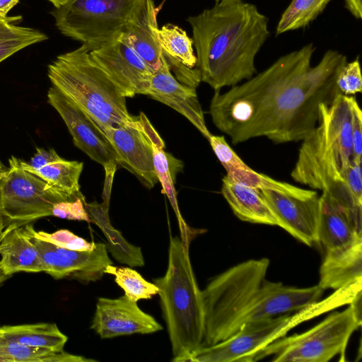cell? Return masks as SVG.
<instances>
[{
	"label": "cell",
	"instance_id": "6da1fadb",
	"mask_svg": "<svg viewBox=\"0 0 362 362\" xmlns=\"http://www.w3.org/2000/svg\"><path fill=\"white\" fill-rule=\"evenodd\" d=\"M315 50L306 44L227 91L214 90L209 113L216 127L233 145L257 137L277 144L305 139L318 124L320 105L341 93L336 79L347 62L328 49L313 66Z\"/></svg>",
	"mask_w": 362,
	"mask_h": 362
},
{
	"label": "cell",
	"instance_id": "7a4b0ae2",
	"mask_svg": "<svg viewBox=\"0 0 362 362\" xmlns=\"http://www.w3.org/2000/svg\"><path fill=\"white\" fill-rule=\"evenodd\" d=\"M268 258L249 259L214 277L202 291L203 346L227 339L245 325L298 311L320 300L324 290L286 286L267 279Z\"/></svg>",
	"mask_w": 362,
	"mask_h": 362
},
{
	"label": "cell",
	"instance_id": "3957f363",
	"mask_svg": "<svg viewBox=\"0 0 362 362\" xmlns=\"http://www.w3.org/2000/svg\"><path fill=\"white\" fill-rule=\"evenodd\" d=\"M201 81L214 90L232 87L255 74V58L270 32L256 5L221 1L189 16Z\"/></svg>",
	"mask_w": 362,
	"mask_h": 362
},
{
	"label": "cell",
	"instance_id": "277c9868",
	"mask_svg": "<svg viewBox=\"0 0 362 362\" xmlns=\"http://www.w3.org/2000/svg\"><path fill=\"white\" fill-rule=\"evenodd\" d=\"M189 242L170 238L165 275L153 279L173 354V361L188 362L203 346L204 310L189 259Z\"/></svg>",
	"mask_w": 362,
	"mask_h": 362
},
{
	"label": "cell",
	"instance_id": "5b68a950",
	"mask_svg": "<svg viewBox=\"0 0 362 362\" xmlns=\"http://www.w3.org/2000/svg\"><path fill=\"white\" fill-rule=\"evenodd\" d=\"M83 45L59 54L47 66L52 86L79 107L101 129L128 123L126 97L92 59Z\"/></svg>",
	"mask_w": 362,
	"mask_h": 362
},
{
	"label": "cell",
	"instance_id": "8992f818",
	"mask_svg": "<svg viewBox=\"0 0 362 362\" xmlns=\"http://www.w3.org/2000/svg\"><path fill=\"white\" fill-rule=\"evenodd\" d=\"M362 279L350 283L323 300L290 313L264 318L245 325L226 340L202 346L188 362H253L258 353L286 336L298 325L339 307L349 305L361 294Z\"/></svg>",
	"mask_w": 362,
	"mask_h": 362
},
{
	"label": "cell",
	"instance_id": "52a82bcc",
	"mask_svg": "<svg viewBox=\"0 0 362 362\" xmlns=\"http://www.w3.org/2000/svg\"><path fill=\"white\" fill-rule=\"evenodd\" d=\"M361 294L311 329L274 341L258 353L255 361L269 356L273 362H327L337 355L344 357L351 335L361 325Z\"/></svg>",
	"mask_w": 362,
	"mask_h": 362
},
{
	"label": "cell",
	"instance_id": "ba28073f",
	"mask_svg": "<svg viewBox=\"0 0 362 362\" xmlns=\"http://www.w3.org/2000/svg\"><path fill=\"white\" fill-rule=\"evenodd\" d=\"M145 0H67L51 14L60 33L90 51L118 39Z\"/></svg>",
	"mask_w": 362,
	"mask_h": 362
},
{
	"label": "cell",
	"instance_id": "9c48e42d",
	"mask_svg": "<svg viewBox=\"0 0 362 362\" xmlns=\"http://www.w3.org/2000/svg\"><path fill=\"white\" fill-rule=\"evenodd\" d=\"M74 200L49 186L37 175L23 170L19 158L8 159V169L0 181V213L6 228L22 226L52 216L53 205Z\"/></svg>",
	"mask_w": 362,
	"mask_h": 362
},
{
	"label": "cell",
	"instance_id": "30bf717a",
	"mask_svg": "<svg viewBox=\"0 0 362 362\" xmlns=\"http://www.w3.org/2000/svg\"><path fill=\"white\" fill-rule=\"evenodd\" d=\"M291 176L296 182L322 190L345 208L362 212V204L350 192L334 150L320 122L302 141Z\"/></svg>",
	"mask_w": 362,
	"mask_h": 362
},
{
	"label": "cell",
	"instance_id": "8fae6325",
	"mask_svg": "<svg viewBox=\"0 0 362 362\" xmlns=\"http://www.w3.org/2000/svg\"><path fill=\"white\" fill-rule=\"evenodd\" d=\"M47 96L49 104L66 125L74 144L104 168L105 187H110L119 160L106 135L90 117L54 86L49 87Z\"/></svg>",
	"mask_w": 362,
	"mask_h": 362
},
{
	"label": "cell",
	"instance_id": "7c38bea8",
	"mask_svg": "<svg viewBox=\"0 0 362 362\" xmlns=\"http://www.w3.org/2000/svg\"><path fill=\"white\" fill-rule=\"evenodd\" d=\"M31 226L30 223L22 226L38 251L44 272L56 279L70 278L83 283L96 281L102 278L105 268L112 264L105 243H98L96 248L90 252L71 250L35 236Z\"/></svg>",
	"mask_w": 362,
	"mask_h": 362
},
{
	"label": "cell",
	"instance_id": "4fadbf2b",
	"mask_svg": "<svg viewBox=\"0 0 362 362\" xmlns=\"http://www.w3.org/2000/svg\"><path fill=\"white\" fill-rule=\"evenodd\" d=\"M153 127L141 112L128 123L101 129L118 157L119 165L133 173L149 189L158 182L151 140Z\"/></svg>",
	"mask_w": 362,
	"mask_h": 362
},
{
	"label": "cell",
	"instance_id": "5bb4252c",
	"mask_svg": "<svg viewBox=\"0 0 362 362\" xmlns=\"http://www.w3.org/2000/svg\"><path fill=\"white\" fill-rule=\"evenodd\" d=\"M89 53L124 97L146 94L153 71L129 45L123 34Z\"/></svg>",
	"mask_w": 362,
	"mask_h": 362
},
{
	"label": "cell",
	"instance_id": "9a60e30c",
	"mask_svg": "<svg viewBox=\"0 0 362 362\" xmlns=\"http://www.w3.org/2000/svg\"><path fill=\"white\" fill-rule=\"evenodd\" d=\"M278 223L298 240L312 247L318 243L321 213L319 194L302 198L271 189H259Z\"/></svg>",
	"mask_w": 362,
	"mask_h": 362
},
{
	"label": "cell",
	"instance_id": "2e32d148",
	"mask_svg": "<svg viewBox=\"0 0 362 362\" xmlns=\"http://www.w3.org/2000/svg\"><path fill=\"white\" fill-rule=\"evenodd\" d=\"M90 328L102 339L151 334L163 329L153 317L126 296L114 299L99 298Z\"/></svg>",
	"mask_w": 362,
	"mask_h": 362
},
{
	"label": "cell",
	"instance_id": "e0dca14e",
	"mask_svg": "<svg viewBox=\"0 0 362 362\" xmlns=\"http://www.w3.org/2000/svg\"><path fill=\"white\" fill-rule=\"evenodd\" d=\"M146 95L159 101L186 117L207 139L209 131L196 88L179 81L163 56L162 64L153 71Z\"/></svg>",
	"mask_w": 362,
	"mask_h": 362
},
{
	"label": "cell",
	"instance_id": "ac0fdd59",
	"mask_svg": "<svg viewBox=\"0 0 362 362\" xmlns=\"http://www.w3.org/2000/svg\"><path fill=\"white\" fill-rule=\"evenodd\" d=\"M318 243L325 251L345 247L362 241L361 214L344 207L322 192Z\"/></svg>",
	"mask_w": 362,
	"mask_h": 362
},
{
	"label": "cell",
	"instance_id": "d6986e66",
	"mask_svg": "<svg viewBox=\"0 0 362 362\" xmlns=\"http://www.w3.org/2000/svg\"><path fill=\"white\" fill-rule=\"evenodd\" d=\"M158 13L154 1L145 0L122 33L129 45L153 71L159 69L163 59Z\"/></svg>",
	"mask_w": 362,
	"mask_h": 362
},
{
	"label": "cell",
	"instance_id": "ffe728a7",
	"mask_svg": "<svg viewBox=\"0 0 362 362\" xmlns=\"http://www.w3.org/2000/svg\"><path fill=\"white\" fill-rule=\"evenodd\" d=\"M318 122L334 150L344 176L352 157L351 95L339 93L330 105H320Z\"/></svg>",
	"mask_w": 362,
	"mask_h": 362
},
{
	"label": "cell",
	"instance_id": "44dd1931",
	"mask_svg": "<svg viewBox=\"0 0 362 362\" xmlns=\"http://www.w3.org/2000/svg\"><path fill=\"white\" fill-rule=\"evenodd\" d=\"M159 40L163 54L176 78L196 88L201 78L192 38L178 25L167 23L159 28Z\"/></svg>",
	"mask_w": 362,
	"mask_h": 362
},
{
	"label": "cell",
	"instance_id": "7402d4cb",
	"mask_svg": "<svg viewBox=\"0 0 362 362\" xmlns=\"http://www.w3.org/2000/svg\"><path fill=\"white\" fill-rule=\"evenodd\" d=\"M0 271L6 276L24 272H44L38 251L22 226L11 224L0 241Z\"/></svg>",
	"mask_w": 362,
	"mask_h": 362
},
{
	"label": "cell",
	"instance_id": "603a6c76",
	"mask_svg": "<svg viewBox=\"0 0 362 362\" xmlns=\"http://www.w3.org/2000/svg\"><path fill=\"white\" fill-rule=\"evenodd\" d=\"M221 191L239 219L252 223L278 226L275 216L259 189L233 182L224 176Z\"/></svg>",
	"mask_w": 362,
	"mask_h": 362
},
{
	"label": "cell",
	"instance_id": "cb8c5ba5",
	"mask_svg": "<svg viewBox=\"0 0 362 362\" xmlns=\"http://www.w3.org/2000/svg\"><path fill=\"white\" fill-rule=\"evenodd\" d=\"M359 279H362V241L326 251L318 284L323 290H337Z\"/></svg>",
	"mask_w": 362,
	"mask_h": 362
},
{
	"label": "cell",
	"instance_id": "d4e9b609",
	"mask_svg": "<svg viewBox=\"0 0 362 362\" xmlns=\"http://www.w3.org/2000/svg\"><path fill=\"white\" fill-rule=\"evenodd\" d=\"M0 332L19 344L52 351L64 350L68 337L55 323H36L0 327Z\"/></svg>",
	"mask_w": 362,
	"mask_h": 362
},
{
	"label": "cell",
	"instance_id": "484cf974",
	"mask_svg": "<svg viewBox=\"0 0 362 362\" xmlns=\"http://www.w3.org/2000/svg\"><path fill=\"white\" fill-rule=\"evenodd\" d=\"M83 168V162L68 160L59 157L37 169L28 171L37 175L70 199H76L83 196L80 192L79 185Z\"/></svg>",
	"mask_w": 362,
	"mask_h": 362
},
{
	"label": "cell",
	"instance_id": "4316f807",
	"mask_svg": "<svg viewBox=\"0 0 362 362\" xmlns=\"http://www.w3.org/2000/svg\"><path fill=\"white\" fill-rule=\"evenodd\" d=\"M95 359L64 350L52 351L25 346L4 337L0 332V362H93Z\"/></svg>",
	"mask_w": 362,
	"mask_h": 362
},
{
	"label": "cell",
	"instance_id": "83f0119b",
	"mask_svg": "<svg viewBox=\"0 0 362 362\" xmlns=\"http://www.w3.org/2000/svg\"><path fill=\"white\" fill-rule=\"evenodd\" d=\"M226 177L230 180L241 183L258 189H271L288 195L308 198L318 193L313 189H305L285 182H281L268 175L258 173L241 160L237 164L226 170Z\"/></svg>",
	"mask_w": 362,
	"mask_h": 362
},
{
	"label": "cell",
	"instance_id": "f1b7e54d",
	"mask_svg": "<svg viewBox=\"0 0 362 362\" xmlns=\"http://www.w3.org/2000/svg\"><path fill=\"white\" fill-rule=\"evenodd\" d=\"M21 16H0V63L17 52L43 42L48 36L40 30L16 25Z\"/></svg>",
	"mask_w": 362,
	"mask_h": 362
},
{
	"label": "cell",
	"instance_id": "f546056e",
	"mask_svg": "<svg viewBox=\"0 0 362 362\" xmlns=\"http://www.w3.org/2000/svg\"><path fill=\"white\" fill-rule=\"evenodd\" d=\"M330 0H292L282 13L276 28L279 35L308 26L325 9Z\"/></svg>",
	"mask_w": 362,
	"mask_h": 362
},
{
	"label": "cell",
	"instance_id": "4dcf8cb0",
	"mask_svg": "<svg viewBox=\"0 0 362 362\" xmlns=\"http://www.w3.org/2000/svg\"><path fill=\"white\" fill-rule=\"evenodd\" d=\"M105 274L114 275L115 282L124 290V296L132 301L150 299L158 293L155 284L146 281L131 268L110 264L105 268Z\"/></svg>",
	"mask_w": 362,
	"mask_h": 362
},
{
	"label": "cell",
	"instance_id": "1f68e13d",
	"mask_svg": "<svg viewBox=\"0 0 362 362\" xmlns=\"http://www.w3.org/2000/svg\"><path fill=\"white\" fill-rule=\"evenodd\" d=\"M153 148V166L156 176L162 186V193L165 194L173 207L180 223L182 220L177 202L174 181L172 177L169 160L165 151V143L154 127L151 131Z\"/></svg>",
	"mask_w": 362,
	"mask_h": 362
},
{
	"label": "cell",
	"instance_id": "d6a6232c",
	"mask_svg": "<svg viewBox=\"0 0 362 362\" xmlns=\"http://www.w3.org/2000/svg\"><path fill=\"white\" fill-rule=\"evenodd\" d=\"M31 230L33 234L40 239L71 250L90 252L95 249L98 245V243L88 242L66 229H60L49 233L44 231H37L32 226Z\"/></svg>",
	"mask_w": 362,
	"mask_h": 362
},
{
	"label": "cell",
	"instance_id": "836d02e7",
	"mask_svg": "<svg viewBox=\"0 0 362 362\" xmlns=\"http://www.w3.org/2000/svg\"><path fill=\"white\" fill-rule=\"evenodd\" d=\"M336 84L339 92L346 95L362 91V76L358 57L351 62H346L342 67L337 77Z\"/></svg>",
	"mask_w": 362,
	"mask_h": 362
},
{
	"label": "cell",
	"instance_id": "e575fe53",
	"mask_svg": "<svg viewBox=\"0 0 362 362\" xmlns=\"http://www.w3.org/2000/svg\"><path fill=\"white\" fill-rule=\"evenodd\" d=\"M52 216L68 220L91 221L83 196L74 200L55 203L52 209Z\"/></svg>",
	"mask_w": 362,
	"mask_h": 362
},
{
	"label": "cell",
	"instance_id": "d590c367",
	"mask_svg": "<svg viewBox=\"0 0 362 362\" xmlns=\"http://www.w3.org/2000/svg\"><path fill=\"white\" fill-rule=\"evenodd\" d=\"M352 117V157L356 162L362 160V112L358 101L351 95Z\"/></svg>",
	"mask_w": 362,
	"mask_h": 362
},
{
	"label": "cell",
	"instance_id": "8d00e7d4",
	"mask_svg": "<svg viewBox=\"0 0 362 362\" xmlns=\"http://www.w3.org/2000/svg\"><path fill=\"white\" fill-rule=\"evenodd\" d=\"M346 184L356 200L362 204V173L361 162L351 160L344 174Z\"/></svg>",
	"mask_w": 362,
	"mask_h": 362
},
{
	"label": "cell",
	"instance_id": "74e56055",
	"mask_svg": "<svg viewBox=\"0 0 362 362\" xmlns=\"http://www.w3.org/2000/svg\"><path fill=\"white\" fill-rule=\"evenodd\" d=\"M60 156L54 148L45 149L43 148H36V152L30 158V161L26 162L19 158V164L25 170L37 169L46 163L59 158Z\"/></svg>",
	"mask_w": 362,
	"mask_h": 362
},
{
	"label": "cell",
	"instance_id": "f35d334b",
	"mask_svg": "<svg viewBox=\"0 0 362 362\" xmlns=\"http://www.w3.org/2000/svg\"><path fill=\"white\" fill-rule=\"evenodd\" d=\"M345 7L356 19L362 18V0H344Z\"/></svg>",
	"mask_w": 362,
	"mask_h": 362
},
{
	"label": "cell",
	"instance_id": "ab89813d",
	"mask_svg": "<svg viewBox=\"0 0 362 362\" xmlns=\"http://www.w3.org/2000/svg\"><path fill=\"white\" fill-rule=\"evenodd\" d=\"M20 0H0V16L6 17L7 13Z\"/></svg>",
	"mask_w": 362,
	"mask_h": 362
},
{
	"label": "cell",
	"instance_id": "60d3db41",
	"mask_svg": "<svg viewBox=\"0 0 362 362\" xmlns=\"http://www.w3.org/2000/svg\"><path fill=\"white\" fill-rule=\"evenodd\" d=\"M6 228L5 220L1 214L0 213V241L3 235L4 228Z\"/></svg>",
	"mask_w": 362,
	"mask_h": 362
},
{
	"label": "cell",
	"instance_id": "b9f144b4",
	"mask_svg": "<svg viewBox=\"0 0 362 362\" xmlns=\"http://www.w3.org/2000/svg\"><path fill=\"white\" fill-rule=\"evenodd\" d=\"M50 3L52 4V5L54 6V8H59L64 4H65L67 0H47Z\"/></svg>",
	"mask_w": 362,
	"mask_h": 362
},
{
	"label": "cell",
	"instance_id": "7bdbcfd3",
	"mask_svg": "<svg viewBox=\"0 0 362 362\" xmlns=\"http://www.w3.org/2000/svg\"><path fill=\"white\" fill-rule=\"evenodd\" d=\"M8 167L3 163V162L0 160V173H5L8 170Z\"/></svg>",
	"mask_w": 362,
	"mask_h": 362
},
{
	"label": "cell",
	"instance_id": "ee69618b",
	"mask_svg": "<svg viewBox=\"0 0 362 362\" xmlns=\"http://www.w3.org/2000/svg\"><path fill=\"white\" fill-rule=\"evenodd\" d=\"M8 276H5L1 271H0V282L4 281L5 278H7Z\"/></svg>",
	"mask_w": 362,
	"mask_h": 362
},
{
	"label": "cell",
	"instance_id": "f6af8a7d",
	"mask_svg": "<svg viewBox=\"0 0 362 362\" xmlns=\"http://www.w3.org/2000/svg\"><path fill=\"white\" fill-rule=\"evenodd\" d=\"M166 0H163V2L161 3L160 5H159V6L157 7V10L159 12L160 9L161 8L162 6L163 5L164 2Z\"/></svg>",
	"mask_w": 362,
	"mask_h": 362
},
{
	"label": "cell",
	"instance_id": "bcb514c9",
	"mask_svg": "<svg viewBox=\"0 0 362 362\" xmlns=\"http://www.w3.org/2000/svg\"><path fill=\"white\" fill-rule=\"evenodd\" d=\"M216 2L221 1H243V0H214Z\"/></svg>",
	"mask_w": 362,
	"mask_h": 362
}]
</instances>
